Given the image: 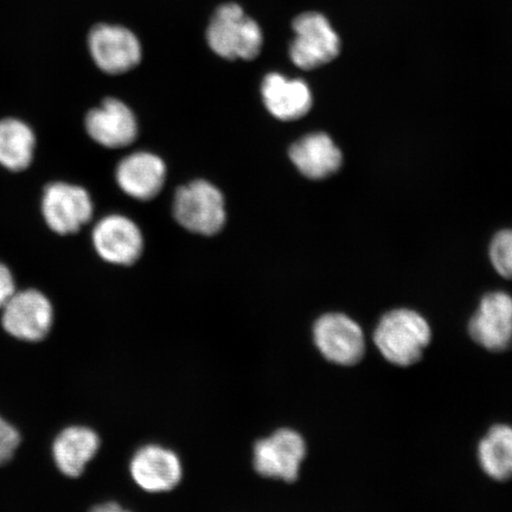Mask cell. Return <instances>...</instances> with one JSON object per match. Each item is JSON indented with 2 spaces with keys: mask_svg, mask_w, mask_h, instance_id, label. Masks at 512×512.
I'll list each match as a JSON object with an SVG mask.
<instances>
[{
  "mask_svg": "<svg viewBox=\"0 0 512 512\" xmlns=\"http://www.w3.org/2000/svg\"><path fill=\"white\" fill-rule=\"evenodd\" d=\"M432 330L420 313L408 309L393 310L384 315L374 331V343L389 363L398 367L413 366L420 361Z\"/></svg>",
  "mask_w": 512,
  "mask_h": 512,
  "instance_id": "1",
  "label": "cell"
},
{
  "mask_svg": "<svg viewBox=\"0 0 512 512\" xmlns=\"http://www.w3.org/2000/svg\"><path fill=\"white\" fill-rule=\"evenodd\" d=\"M207 41L210 49L224 60L252 61L261 53L264 35L240 5L228 3L211 17Z\"/></svg>",
  "mask_w": 512,
  "mask_h": 512,
  "instance_id": "2",
  "label": "cell"
},
{
  "mask_svg": "<svg viewBox=\"0 0 512 512\" xmlns=\"http://www.w3.org/2000/svg\"><path fill=\"white\" fill-rule=\"evenodd\" d=\"M174 216L191 233L215 235L227 219L222 192L203 179L184 185L175 195Z\"/></svg>",
  "mask_w": 512,
  "mask_h": 512,
  "instance_id": "3",
  "label": "cell"
},
{
  "mask_svg": "<svg viewBox=\"0 0 512 512\" xmlns=\"http://www.w3.org/2000/svg\"><path fill=\"white\" fill-rule=\"evenodd\" d=\"M294 38L290 57L296 66L312 70L335 60L341 41L330 22L318 12H305L293 21Z\"/></svg>",
  "mask_w": 512,
  "mask_h": 512,
  "instance_id": "4",
  "label": "cell"
},
{
  "mask_svg": "<svg viewBox=\"0 0 512 512\" xmlns=\"http://www.w3.org/2000/svg\"><path fill=\"white\" fill-rule=\"evenodd\" d=\"M313 341L325 360L350 367L366 354V337L360 325L343 313H326L313 326Z\"/></svg>",
  "mask_w": 512,
  "mask_h": 512,
  "instance_id": "5",
  "label": "cell"
},
{
  "mask_svg": "<svg viewBox=\"0 0 512 512\" xmlns=\"http://www.w3.org/2000/svg\"><path fill=\"white\" fill-rule=\"evenodd\" d=\"M306 456L305 440L291 428H280L254 446L253 465L262 477L294 482Z\"/></svg>",
  "mask_w": 512,
  "mask_h": 512,
  "instance_id": "6",
  "label": "cell"
},
{
  "mask_svg": "<svg viewBox=\"0 0 512 512\" xmlns=\"http://www.w3.org/2000/svg\"><path fill=\"white\" fill-rule=\"evenodd\" d=\"M94 204L91 195L79 185L56 182L43 192L42 214L56 234L69 235L92 220Z\"/></svg>",
  "mask_w": 512,
  "mask_h": 512,
  "instance_id": "7",
  "label": "cell"
},
{
  "mask_svg": "<svg viewBox=\"0 0 512 512\" xmlns=\"http://www.w3.org/2000/svg\"><path fill=\"white\" fill-rule=\"evenodd\" d=\"M2 310L3 328L19 341L40 342L53 326V305L37 290L16 291Z\"/></svg>",
  "mask_w": 512,
  "mask_h": 512,
  "instance_id": "8",
  "label": "cell"
},
{
  "mask_svg": "<svg viewBox=\"0 0 512 512\" xmlns=\"http://www.w3.org/2000/svg\"><path fill=\"white\" fill-rule=\"evenodd\" d=\"M88 46L96 66L110 75L130 72L143 57L138 37L120 25H96L89 34Z\"/></svg>",
  "mask_w": 512,
  "mask_h": 512,
  "instance_id": "9",
  "label": "cell"
},
{
  "mask_svg": "<svg viewBox=\"0 0 512 512\" xmlns=\"http://www.w3.org/2000/svg\"><path fill=\"white\" fill-rule=\"evenodd\" d=\"M92 239L100 258L113 265L134 264L144 249L142 230L123 215H108L101 219L93 229Z\"/></svg>",
  "mask_w": 512,
  "mask_h": 512,
  "instance_id": "10",
  "label": "cell"
},
{
  "mask_svg": "<svg viewBox=\"0 0 512 512\" xmlns=\"http://www.w3.org/2000/svg\"><path fill=\"white\" fill-rule=\"evenodd\" d=\"M470 336L480 347L501 352L512 344V297L505 292H492L480 302L470 320Z\"/></svg>",
  "mask_w": 512,
  "mask_h": 512,
  "instance_id": "11",
  "label": "cell"
},
{
  "mask_svg": "<svg viewBox=\"0 0 512 512\" xmlns=\"http://www.w3.org/2000/svg\"><path fill=\"white\" fill-rule=\"evenodd\" d=\"M131 476L144 491L160 494L175 489L181 483L183 467L174 451L159 445H146L134 454Z\"/></svg>",
  "mask_w": 512,
  "mask_h": 512,
  "instance_id": "12",
  "label": "cell"
},
{
  "mask_svg": "<svg viewBox=\"0 0 512 512\" xmlns=\"http://www.w3.org/2000/svg\"><path fill=\"white\" fill-rule=\"evenodd\" d=\"M86 130L95 143L108 149H123L136 140L138 123L130 107L110 98L88 112Z\"/></svg>",
  "mask_w": 512,
  "mask_h": 512,
  "instance_id": "13",
  "label": "cell"
},
{
  "mask_svg": "<svg viewBox=\"0 0 512 512\" xmlns=\"http://www.w3.org/2000/svg\"><path fill=\"white\" fill-rule=\"evenodd\" d=\"M115 178L126 195L138 201H150L162 191L166 166L162 158L150 152H136L118 165Z\"/></svg>",
  "mask_w": 512,
  "mask_h": 512,
  "instance_id": "14",
  "label": "cell"
},
{
  "mask_svg": "<svg viewBox=\"0 0 512 512\" xmlns=\"http://www.w3.org/2000/svg\"><path fill=\"white\" fill-rule=\"evenodd\" d=\"M261 96L267 111L281 121H293L305 117L313 104L312 93L303 80L287 79L271 73L261 85Z\"/></svg>",
  "mask_w": 512,
  "mask_h": 512,
  "instance_id": "15",
  "label": "cell"
},
{
  "mask_svg": "<svg viewBox=\"0 0 512 512\" xmlns=\"http://www.w3.org/2000/svg\"><path fill=\"white\" fill-rule=\"evenodd\" d=\"M288 155L300 174L312 181H322L341 169L343 156L326 133H311L291 146Z\"/></svg>",
  "mask_w": 512,
  "mask_h": 512,
  "instance_id": "16",
  "label": "cell"
},
{
  "mask_svg": "<svg viewBox=\"0 0 512 512\" xmlns=\"http://www.w3.org/2000/svg\"><path fill=\"white\" fill-rule=\"evenodd\" d=\"M99 448V435L91 428L72 426L57 435L53 444V457L64 476L76 478L82 475Z\"/></svg>",
  "mask_w": 512,
  "mask_h": 512,
  "instance_id": "17",
  "label": "cell"
},
{
  "mask_svg": "<svg viewBox=\"0 0 512 512\" xmlns=\"http://www.w3.org/2000/svg\"><path fill=\"white\" fill-rule=\"evenodd\" d=\"M36 137L22 120H0V165L10 171L28 169L34 159Z\"/></svg>",
  "mask_w": 512,
  "mask_h": 512,
  "instance_id": "18",
  "label": "cell"
},
{
  "mask_svg": "<svg viewBox=\"0 0 512 512\" xmlns=\"http://www.w3.org/2000/svg\"><path fill=\"white\" fill-rule=\"evenodd\" d=\"M480 467L490 478L504 482L512 477V427L492 426L478 445Z\"/></svg>",
  "mask_w": 512,
  "mask_h": 512,
  "instance_id": "19",
  "label": "cell"
},
{
  "mask_svg": "<svg viewBox=\"0 0 512 512\" xmlns=\"http://www.w3.org/2000/svg\"><path fill=\"white\" fill-rule=\"evenodd\" d=\"M490 259L499 275L512 279V230L499 232L490 246Z\"/></svg>",
  "mask_w": 512,
  "mask_h": 512,
  "instance_id": "20",
  "label": "cell"
},
{
  "mask_svg": "<svg viewBox=\"0 0 512 512\" xmlns=\"http://www.w3.org/2000/svg\"><path fill=\"white\" fill-rule=\"evenodd\" d=\"M21 444V434L0 416V466L9 463Z\"/></svg>",
  "mask_w": 512,
  "mask_h": 512,
  "instance_id": "21",
  "label": "cell"
},
{
  "mask_svg": "<svg viewBox=\"0 0 512 512\" xmlns=\"http://www.w3.org/2000/svg\"><path fill=\"white\" fill-rule=\"evenodd\" d=\"M16 293V283L14 275L8 267L0 262V309L9 302L10 298Z\"/></svg>",
  "mask_w": 512,
  "mask_h": 512,
  "instance_id": "22",
  "label": "cell"
},
{
  "mask_svg": "<svg viewBox=\"0 0 512 512\" xmlns=\"http://www.w3.org/2000/svg\"><path fill=\"white\" fill-rule=\"evenodd\" d=\"M89 512H132V511L124 509L118 503L110 502V503L96 505V507H94Z\"/></svg>",
  "mask_w": 512,
  "mask_h": 512,
  "instance_id": "23",
  "label": "cell"
}]
</instances>
